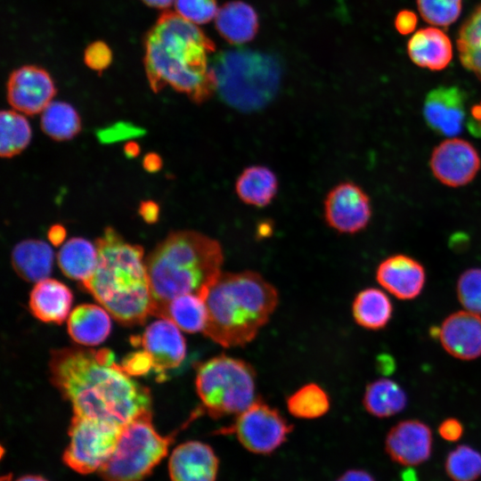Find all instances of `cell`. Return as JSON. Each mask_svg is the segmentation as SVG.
<instances>
[{
	"label": "cell",
	"mask_w": 481,
	"mask_h": 481,
	"mask_svg": "<svg viewBox=\"0 0 481 481\" xmlns=\"http://www.w3.org/2000/svg\"><path fill=\"white\" fill-rule=\"evenodd\" d=\"M73 301L70 289L62 282L46 278L34 286L29 295L32 314L45 322L62 323Z\"/></svg>",
	"instance_id": "44dd1931"
},
{
	"label": "cell",
	"mask_w": 481,
	"mask_h": 481,
	"mask_svg": "<svg viewBox=\"0 0 481 481\" xmlns=\"http://www.w3.org/2000/svg\"><path fill=\"white\" fill-rule=\"evenodd\" d=\"M457 48L462 66L481 81V4L460 28Z\"/></svg>",
	"instance_id": "f546056e"
},
{
	"label": "cell",
	"mask_w": 481,
	"mask_h": 481,
	"mask_svg": "<svg viewBox=\"0 0 481 481\" xmlns=\"http://www.w3.org/2000/svg\"><path fill=\"white\" fill-rule=\"evenodd\" d=\"M216 30L232 45H242L251 41L259 28L258 15L249 4L233 0L223 4L215 17Z\"/></svg>",
	"instance_id": "7402d4cb"
},
{
	"label": "cell",
	"mask_w": 481,
	"mask_h": 481,
	"mask_svg": "<svg viewBox=\"0 0 481 481\" xmlns=\"http://www.w3.org/2000/svg\"><path fill=\"white\" fill-rule=\"evenodd\" d=\"M124 151L127 158H135L140 153V147L136 143L129 142L126 143Z\"/></svg>",
	"instance_id": "681fc988"
},
{
	"label": "cell",
	"mask_w": 481,
	"mask_h": 481,
	"mask_svg": "<svg viewBox=\"0 0 481 481\" xmlns=\"http://www.w3.org/2000/svg\"><path fill=\"white\" fill-rule=\"evenodd\" d=\"M49 366L53 385L70 402L74 415L123 428L151 410L150 389L133 379L110 349L53 350Z\"/></svg>",
	"instance_id": "6da1fadb"
},
{
	"label": "cell",
	"mask_w": 481,
	"mask_h": 481,
	"mask_svg": "<svg viewBox=\"0 0 481 481\" xmlns=\"http://www.w3.org/2000/svg\"><path fill=\"white\" fill-rule=\"evenodd\" d=\"M121 365L130 376L145 375L153 369L151 358L144 350L129 354Z\"/></svg>",
	"instance_id": "ab89813d"
},
{
	"label": "cell",
	"mask_w": 481,
	"mask_h": 481,
	"mask_svg": "<svg viewBox=\"0 0 481 481\" xmlns=\"http://www.w3.org/2000/svg\"><path fill=\"white\" fill-rule=\"evenodd\" d=\"M418 19L414 12L404 10L397 13L395 20V27L402 35L412 33L417 25Z\"/></svg>",
	"instance_id": "b9f144b4"
},
{
	"label": "cell",
	"mask_w": 481,
	"mask_h": 481,
	"mask_svg": "<svg viewBox=\"0 0 481 481\" xmlns=\"http://www.w3.org/2000/svg\"><path fill=\"white\" fill-rule=\"evenodd\" d=\"M467 126L474 135H481V102L470 109Z\"/></svg>",
	"instance_id": "f6af8a7d"
},
{
	"label": "cell",
	"mask_w": 481,
	"mask_h": 481,
	"mask_svg": "<svg viewBox=\"0 0 481 481\" xmlns=\"http://www.w3.org/2000/svg\"><path fill=\"white\" fill-rule=\"evenodd\" d=\"M363 404L370 414L378 418H387L406 407L407 395L394 380L379 379L366 387Z\"/></svg>",
	"instance_id": "f1b7e54d"
},
{
	"label": "cell",
	"mask_w": 481,
	"mask_h": 481,
	"mask_svg": "<svg viewBox=\"0 0 481 481\" xmlns=\"http://www.w3.org/2000/svg\"><path fill=\"white\" fill-rule=\"evenodd\" d=\"M174 4L178 15L196 25L209 22L218 11L216 0H175Z\"/></svg>",
	"instance_id": "8d00e7d4"
},
{
	"label": "cell",
	"mask_w": 481,
	"mask_h": 481,
	"mask_svg": "<svg viewBox=\"0 0 481 481\" xmlns=\"http://www.w3.org/2000/svg\"><path fill=\"white\" fill-rule=\"evenodd\" d=\"M334 481H376L367 470L361 469H347Z\"/></svg>",
	"instance_id": "ee69618b"
},
{
	"label": "cell",
	"mask_w": 481,
	"mask_h": 481,
	"mask_svg": "<svg viewBox=\"0 0 481 481\" xmlns=\"http://www.w3.org/2000/svg\"><path fill=\"white\" fill-rule=\"evenodd\" d=\"M146 76L154 93L170 86L201 103L216 92L208 55L214 42L176 12L166 11L144 37Z\"/></svg>",
	"instance_id": "7a4b0ae2"
},
{
	"label": "cell",
	"mask_w": 481,
	"mask_h": 481,
	"mask_svg": "<svg viewBox=\"0 0 481 481\" xmlns=\"http://www.w3.org/2000/svg\"><path fill=\"white\" fill-rule=\"evenodd\" d=\"M438 338L453 357L476 359L481 355V316L467 310L455 312L443 322Z\"/></svg>",
	"instance_id": "d6986e66"
},
{
	"label": "cell",
	"mask_w": 481,
	"mask_h": 481,
	"mask_svg": "<svg viewBox=\"0 0 481 481\" xmlns=\"http://www.w3.org/2000/svg\"><path fill=\"white\" fill-rule=\"evenodd\" d=\"M200 297L208 309L203 334L224 347L252 341L279 301L277 289L251 271L221 273Z\"/></svg>",
	"instance_id": "277c9868"
},
{
	"label": "cell",
	"mask_w": 481,
	"mask_h": 481,
	"mask_svg": "<svg viewBox=\"0 0 481 481\" xmlns=\"http://www.w3.org/2000/svg\"><path fill=\"white\" fill-rule=\"evenodd\" d=\"M407 53L417 66L441 70L452 59V45L448 36L436 27L417 30L407 43Z\"/></svg>",
	"instance_id": "ffe728a7"
},
{
	"label": "cell",
	"mask_w": 481,
	"mask_h": 481,
	"mask_svg": "<svg viewBox=\"0 0 481 481\" xmlns=\"http://www.w3.org/2000/svg\"><path fill=\"white\" fill-rule=\"evenodd\" d=\"M146 5L157 9H167L171 4H175V0H141Z\"/></svg>",
	"instance_id": "c3c4849f"
},
{
	"label": "cell",
	"mask_w": 481,
	"mask_h": 481,
	"mask_svg": "<svg viewBox=\"0 0 481 481\" xmlns=\"http://www.w3.org/2000/svg\"><path fill=\"white\" fill-rule=\"evenodd\" d=\"M139 214L146 223L153 224L159 219V205L152 200L142 201L139 208Z\"/></svg>",
	"instance_id": "7bdbcfd3"
},
{
	"label": "cell",
	"mask_w": 481,
	"mask_h": 481,
	"mask_svg": "<svg viewBox=\"0 0 481 481\" xmlns=\"http://www.w3.org/2000/svg\"><path fill=\"white\" fill-rule=\"evenodd\" d=\"M143 167L151 173L157 172L162 166V160L160 157L156 153H148L145 155L143 161Z\"/></svg>",
	"instance_id": "7dc6e473"
},
{
	"label": "cell",
	"mask_w": 481,
	"mask_h": 481,
	"mask_svg": "<svg viewBox=\"0 0 481 481\" xmlns=\"http://www.w3.org/2000/svg\"><path fill=\"white\" fill-rule=\"evenodd\" d=\"M53 252L49 244L39 240L18 243L12 252V264L17 274L27 281L38 282L52 272Z\"/></svg>",
	"instance_id": "cb8c5ba5"
},
{
	"label": "cell",
	"mask_w": 481,
	"mask_h": 481,
	"mask_svg": "<svg viewBox=\"0 0 481 481\" xmlns=\"http://www.w3.org/2000/svg\"><path fill=\"white\" fill-rule=\"evenodd\" d=\"M65 237L66 230L62 225L54 224L50 227L48 231V239L53 245L58 246L61 244L64 241Z\"/></svg>",
	"instance_id": "bcb514c9"
},
{
	"label": "cell",
	"mask_w": 481,
	"mask_h": 481,
	"mask_svg": "<svg viewBox=\"0 0 481 481\" xmlns=\"http://www.w3.org/2000/svg\"><path fill=\"white\" fill-rule=\"evenodd\" d=\"M0 126V154L3 158H12L29 145L31 128L22 115L14 110H3Z\"/></svg>",
	"instance_id": "d6a6232c"
},
{
	"label": "cell",
	"mask_w": 481,
	"mask_h": 481,
	"mask_svg": "<svg viewBox=\"0 0 481 481\" xmlns=\"http://www.w3.org/2000/svg\"><path fill=\"white\" fill-rule=\"evenodd\" d=\"M402 481H419L417 473L412 467L404 469L401 474Z\"/></svg>",
	"instance_id": "f907efd6"
},
{
	"label": "cell",
	"mask_w": 481,
	"mask_h": 481,
	"mask_svg": "<svg viewBox=\"0 0 481 481\" xmlns=\"http://www.w3.org/2000/svg\"><path fill=\"white\" fill-rule=\"evenodd\" d=\"M223 262L222 246L215 239L195 231L170 233L146 260L151 315L177 296H200L222 273Z\"/></svg>",
	"instance_id": "5b68a950"
},
{
	"label": "cell",
	"mask_w": 481,
	"mask_h": 481,
	"mask_svg": "<svg viewBox=\"0 0 481 481\" xmlns=\"http://www.w3.org/2000/svg\"><path fill=\"white\" fill-rule=\"evenodd\" d=\"M376 280L395 298L410 300L422 291L426 273L423 265L416 259L407 255L396 254L379 263Z\"/></svg>",
	"instance_id": "ac0fdd59"
},
{
	"label": "cell",
	"mask_w": 481,
	"mask_h": 481,
	"mask_svg": "<svg viewBox=\"0 0 481 481\" xmlns=\"http://www.w3.org/2000/svg\"><path fill=\"white\" fill-rule=\"evenodd\" d=\"M210 67L216 92L222 100L246 112L266 106L275 96L281 78L276 58L249 49L222 51Z\"/></svg>",
	"instance_id": "8992f818"
},
{
	"label": "cell",
	"mask_w": 481,
	"mask_h": 481,
	"mask_svg": "<svg viewBox=\"0 0 481 481\" xmlns=\"http://www.w3.org/2000/svg\"><path fill=\"white\" fill-rule=\"evenodd\" d=\"M278 178L269 167L254 165L246 167L235 182V192L245 204L263 208L277 194Z\"/></svg>",
	"instance_id": "d4e9b609"
},
{
	"label": "cell",
	"mask_w": 481,
	"mask_h": 481,
	"mask_svg": "<svg viewBox=\"0 0 481 481\" xmlns=\"http://www.w3.org/2000/svg\"><path fill=\"white\" fill-rule=\"evenodd\" d=\"M43 131L57 141L69 140L81 129V120L77 110L69 103L51 102L42 111Z\"/></svg>",
	"instance_id": "4dcf8cb0"
},
{
	"label": "cell",
	"mask_w": 481,
	"mask_h": 481,
	"mask_svg": "<svg viewBox=\"0 0 481 481\" xmlns=\"http://www.w3.org/2000/svg\"><path fill=\"white\" fill-rule=\"evenodd\" d=\"M439 436L448 442H457L463 435L462 423L456 418H447L438 426Z\"/></svg>",
	"instance_id": "60d3db41"
},
{
	"label": "cell",
	"mask_w": 481,
	"mask_h": 481,
	"mask_svg": "<svg viewBox=\"0 0 481 481\" xmlns=\"http://www.w3.org/2000/svg\"><path fill=\"white\" fill-rule=\"evenodd\" d=\"M293 430V425L276 408L257 398L235 420L217 434L234 435L249 452L270 455L281 447Z\"/></svg>",
	"instance_id": "9c48e42d"
},
{
	"label": "cell",
	"mask_w": 481,
	"mask_h": 481,
	"mask_svg": "<svg viewBox=\"0 0 481 481\" xmlns=\"http://www.w3.org/2000/svg\"><path fill=\"white\" fill-rule=\"evenodd\" d=\"M466 101L464 91L456 86H439L429 91L422 109L428 126L440 135H460L466 118Z\"/></svg>",
	"instance_id": "2e32d148"
},
{
	"label": "cell",
	"mask_w": 481,
	"mask_h": 481,
	"mask_svg": "<svg viewBox=\"0 0 481 481\" xmlns=\"http://www.w3.org/2000/svg\"><path fill=\"white\" fill-rule=\"evenodd\" d=\"M323 211L330 228L349 234L363 230L372 214L369 196L352 182L340 183L328 192Z\"/></svg>",
	"instance_id": "8fae6325"
},
{
	"label": "cell",
	"mask_w": 481,
	"mask_h": 481,
	"mask_svg": "<svg viewBox=\"0 0 481 481\" xmlns=\"http://www.w3.org/2000/svg\"><path fill=\"white\" fill-rule=\"evenodd\" d=\"M420 16L433 26L447 27L459 18L462 0H416Z\"/></svg>",
	"instance_id": "e575fe53"
},
{
	"label": "cell",
	"mask_w": 481,
	"mask_h": 481,
	"mask_svg": "<svg viewBox=\"0 0 481 481\" xmlns=\"http://www.w3.org/2000/svg\"><path fill=\"white\" fill-rule=\"evenodd\" d=\"M95 245V270L81 284L118 322L142 324L151 315L152 308L143 248L125 241L110 227L105 229Z\"/></svg>",
	"instance_id": "3957f363"
},
{
	"label": "cell",
	"mask_w": 481,
	"mask_h": 481,
	"mask_svg": "<svg viewBox=\"0 0 481 481\" xmlns=\"http://www.w3.org/2000/svg\"><path fill=\"white\" fill-rule=\"evenodd\" d=\"M456 291L467 311L481 314V268L464 271L457 281Z\"/></svg>",
	"instance_id": "d590c367"
},
{
	"label": "cell",
	"mask_w": 481,
	"mask_h": 481,
	"mask_svg": "<svg viewBox=\"0 0 481 481\" xmlns=\"http://www.w3.org/2000/svg\"><path fill=\"white\" fill-rule=\"evenodd\" d=\"M195 387L204 412L215 420L237 416L257 398L252 365L226 355L197 365Z\"/></svg>",
	"instance_id": "52a82bcc"
},
{
	"label": "cell",
	"mask_w": 481,
	"mask_h": 481,
	"mask_svg": "<svg viewBox=\"0 0 481 481\" xmlns=\"http://www.w3.org/2000/svg\"><path fill=\"white\" fill-rule=\"evenodd\" d=\"M289 412L302 420H314L325 415L330 407L327 392L315 383L306 384L286 400Z\"/></svg>",
	"instance_id": "1f68e13d"
},
{
	"label": "cell",
	"mask_w": 481,
	"mask_h": 481,
	"mask_svg": "<svg viewBox=\"0 0 481 481\" xmlns=\"http://www.w3.org/2000/svg\"><path fill=\"white\" fill-rule=\"evenodd\" d=\"M144 130L129 122H118L97 132L100 142L104 143L140 136Z\"/></svg>",
	"instance_id": "f35d334b"
},
{
	"label": "cell",
	"mask_w": 481,
	"mask_h": 481,
	"mask_svg": "<svg viewBox=\"0 0 481 481\" xmlns=\"http://www.w3.org/2000/svg\"><path fill=\"white\" fill-rule=\"evenodd\" d=\"M131 342L143 346L149 354L159 378H164L167 371L178 367L186 355V343L180 329L167 319L153 322L142 336L135 337Z\"/></svg>",
	"instance_id": "5bb4252c"
},
{
	"label": "cell",
	"mask_w": 481,
	"mask_h": 481,
	"mask_svg": "<svg viewBox=\"0 0 481 481\" xmlns=\"http://www.w3.org/2000/svg\"><path fill=\"white\" fill-rule=\"evenodd\" d=\"M154 316L170 320L189 333L203 332L208 322V309L200 295L183 294L163 305Z\"/></svg>",
	"instance_id": "484cf974"
},
{
	"label": "cell",
	"mask_w": 481,
	"mask_h": 481,
	"mask_svg": "<svg viewBox=\"0 0 481 481\" xmlns=\"http://www.w3.org/2000/svg\"><path fill=\"white\" fill-rule=\"evenodd\" d=\"M111 322L107 311L101 306L85 304L77 306L68 319L71 338L84 346H96L109 336Z\"/></svg>",
	"instance_id": "603a6c76"
},
{
	"label": "cell",
	"mask_w": 481,
	"mask_h": 481,
	"mask_svg": "<svg viewBox=\"0 0 481 481\" xmlns=\"http://www.w3.org/2000/svg\"><path fill=\"white\" fill-rule=\"evenodd\" d=\"M62 273L69 278L86 281L94 272L98 251L96 245L83 238H72L66 241L57 255Z\"/></svg>",
	"instance_id": "4316f807"
},
{
	"label": "cell",
	"mask_w": 481,
	"mask_h": 481,
	"mask_svg": "<svg viewBox=\"0 0 481 481\" xmlns=\"http://www.w3.org/2000/svg\"><path fill=\"white\" fill-rule=\"evenodd\" d=\"M56 94L54 82L43 68L25 65L13 70L7 82V100L27 115L42 112Z\"/></svg>",
	"instance_id": "4fadbf2b"
},
{
	"label": "cell",
	"mask_w": 481,
	"mask_h": 481,
	"mask_svg": "<svg viewBox=\"0 0 481 481\" xmlns=\"http://www.w3.org/2000/svg\"><path fill=\"white\" fill-rule=\"evenodd\" d=\"M432 449V431L419 420H404L396 423L385 438V452L390 460L407 468L428 461Z\"/></svg>",
	"instance_id": "9a60e30c"
},
{
	"label": "cell",
	"mask_w": 481,
	"mask_h": 481,
	"mask_svg": "<svg viewBox=\"0 0 481 481\" xmlns=\"http://www.w3.org/2000/svg\"><path fill=\"white\" fill-rule=\"evenodd\" d=\"M429 167L440 183L449 187H460L476 177L481 167V159L469 142L451 137L434 148Z\"/></svg>",
	"instance_id": "7c38bea8"
},
{
	"label": "cell",
	"mask_w": 481,
	"mask_h": 481,
	"mask_svg": "<svg viewBox=\"0 0 481 481\" xmlns=\"http://www.w3.org/2000/svg\"><path fill=\"white\" fill-rule=\"evenodd\" d=\"M122 428L108 422L74 415L69 428V443L63 462L86 475L98 471L113 452Z\"/></svg>",
	"instance_id": "30bf717a"
},
{
	"label": "cell",
	"mask_w": 481,
	"mask_h": 481,
	"mask_svg": "<svg viewBox=\"0 0 481 481\" xmlns=\"http://www.w3.org/2000/svg\"><path fill=\"white\" fill-rule=\"evenodd\" d=\"M219 459L213 448L200 441L176 446L168 461L171 481H216Z\"/></svg>",
	"instance_id": "e0dca14e"
},
{
	"label": "cell",
	"mask_w": 481,
	"mask_h": 481,
	"mask_svg": "<svg viewBox=\"0 0 481 481\" xmlns=\"http://www.w3.org/2000/svg\"><path fill=\"white\" fill-rule=\"evenodd\" d=\"M16 481H47L45 478L36 475H27L18 478Z\"/></svg>",
	"instance_id": "816d5d0a"
},
{
	"label": "cell",
	"mask_w": 481,
	"mask_h": 481,
	"mask_svg": "<svg viewBox=\"0 0 481 481\" xmlns=\"http://www.w3.org/2000/svg\"><path fill=\"white\" fill-rule=\"evenodd\" d=\"M86 65L94 71H103L112 61V52L103 41L91 43L85 50Z\"/></svg>",
	"instance_id": "74e56055"
},
{
	"label": "cell",
	"mask_w": 481,
	"mask_h": 481,
	"mask_svg": "<svg viewBox=\"0 0 481 481\" xmlns=\"http://www.w3.org/2000/svg\"><path fill=\"white\" fill-rule=\"evenodd\" d=\"M176 433L161 436L154 428L151 410L140 413L121 428L99 475L105 481H143L167 456Z\"/></svg>",
	"instance_id": "ba28073f"
},
{
	"label": "cell",
	"mask_w": 481,
	"mask_h": 481,
	"mask_svg": "<svg viewBox=\"0 0 481 481\" xmlns=\"http://www.w3.org/2000/svg\"><path fill=\"white\" fill-rule=\"evenodd\" d=\"M12 479V475H8V476H4L2 477L1 481H11Z\"/></svg>",
	"instance_id": "f5cc1de1"
},
{
	"label": "cell",
	"mask_w": 481,
	"mask_h": 481,
	"mask_svg": "<svg viewBox=\"0 0 481 481\" xmlns=\"http://www.w3.org/2000/svg\"><path fill=\"white\" fill-rule=\"evenodd\" d=\"M355 322L368 330H380L389 322L393 306L388 297L380 289L367 288L361 290L352 304Z\"/></svg>",
	"instance_id": "83f0119b"
},
{
	"label": "cell",
	"mask_w": 481,
	"mask_h": 481,
	"mask_svg": "<svg viewBox=\"0 0 481 481\" xmlns=\"http://www.w3.org/2000/svg\"><path fill=\"white\" fill-rule=\"evenodd\" d=\"M444 470L452 481H477L481 477V452L460 444L447 454Z\"/></svg>",
	"instance_id": "836d02e7"
}]
</instances>
